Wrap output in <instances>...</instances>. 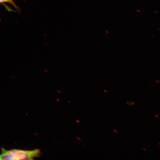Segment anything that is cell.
I'll use <instances>...</instances> for the list:
<instances>
[{"instance_id": "cell-3", "label": "cell", "mask_w": 160, "mask_h": 160, "mask_svg": "<svg viewBox=\"0 0 160 160\" xmlns=\"http://www.w3.org/2000/svg\"><path fill=\"white\" fill-rule=\"evenodd\" d=\"M113 131L115 132H117V130H116L115 129H114Z\"/></svg>"}, {"instance_id": "cell-5", "label": "cell", "mask_w": 160, "mask_h": 160, "mask_svg": "<svg viewBox=\"0 0 160 160\" xmlns=\"http://www.w3.org/2000/svg\"><path fill=\"white\" fill-rule=\"evenodd\" d=\"M155 117H158V115H155Z\"/></svg>"}, {"instance_id": "cell-1", "label": "cell", "mask_w": 160, "mask_h": 160, "mask_svg": "<svg viewBox=\"0 0 160 160\" xmlns=\"http://www.w3.org/2000/svg\"><path fill=\"white\" fill-rule=\"evenodd\" d=\"M0 154V160H33L39 157L41 154V150L35 149L33 150L12 149L6 150L2 149Z\"/></svg>"}, {"instance_id": "cell-2", "label": "cell", "mask_w": 160, "mask_h": 160, "mask_svg": "<svg viewBox=\"0 0 160 160\" xmlns=\"http://www.w3.org/2000/svg\"><path fill=\"white\" fill-rule=\"evenodd\" d=\"M8 3L13 6L18 11H20V9L18 7L16 4L14 2L13 0H0V3Z\"/></svg>"}, {"instance_id": "cell-6", "label": "cell", "mask_w": 160, "mask_h": 160, "mask_svg": "<svg viewBox=\"0 0 160 160\" xmlns=\"http://www.w3.org/2000/svg\"><path fill=\"white\" fill-rule=\"evenodd\" d=\"M104 91H105V92H107V91H105V90H104Z\"/></svg>"}, {"instance_id": "cell-4", "label": "cell", "mask_w": 160, "mask_h": 160, "mask_svg": "<svg viewBox=\"0 0 160 160\" xmlns=\"http://www.w3.org/2000/svg\"><path fill=\"white\" fill-rule=\"evenodd\" d=\"M143 149L144 150V151H146V150L145 149H144V148H143Z\"/></svg>"}]
</instances>
